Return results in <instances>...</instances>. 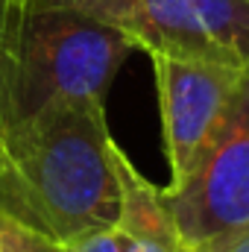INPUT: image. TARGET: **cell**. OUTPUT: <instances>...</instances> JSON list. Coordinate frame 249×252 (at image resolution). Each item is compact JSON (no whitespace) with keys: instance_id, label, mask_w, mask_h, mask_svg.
<instances>
[{"instance_id":"3","label":"cell","mask_w":249,"mask_h":252,"mask_svg":"<svg viewBox=\"0 0 249 252\" xmlns=\"http://www.w3.org/2000/svg\"><path fill=\"white\" fill-rule=\"evenodd\" d=\"M124 32L135 50L249 62V0H35Z\"/></svg>"},{"instance_id":"7","label":"cell","mask_w":249,"mask_h":252,"mask_svg":"<svg viewBox=\"0 0 249 252\" xmlns=\"http://www.w3.org/2000/svg\"><path fill=\"white\" fill-rule=\"evenodd\" d=\"M27 0H0V144L12 126V76H15V38Z\"/></svg>"},{"instance_id":"9","label":"cell","mask_w":249,"mask_h":252,"mask_svg":"<svg viewBox=\"0 0 249 252\" xmlns=\"http://www.w3.org/2000/svg\"><path fill=\"white\" fill-rule=\"evenodd\" d=\"M62 252H121L118 232H94L85 238H76L70 244H62Z\"/></svg>"},{"instance_id":"10","label":"cell","mask_w":249,"mask_h":252,"mask_svg":"<svg viewBox=\"0 0 249 252\" xmlns=\"http://www.w3.org/2000/svg\"><path fill=\"white\" fill-rule=\"evenodd\" d=\"M205 252H249V229L241 232V235H235V238H229L226 244L211 247V250H205Z\"/></svg>"},{"instance_id":"8","label":"cell","mask_w":249,"mask_h":252,"mask_svg":"<svg viewBox=\"0 0 249 252\" xmlns=\"http://www.w3.org/2000/svg\"><path fill=\"white\" fill-rule=\"evenodd\" d=\"M0 252H62V247L0 214Z\"/></svg>"},{"instance_id":"1","label":"cell","mask_w":249,"mask_h":252,"mask_svg":"<svg viewBox=\"0 0 249 252\" xmlns=\"http://www.w3.org/2000/svg\"><path fill=\"white\" fill-rule=\"evenodd\" d=\"M112 144L106 106H62L12 124L0 144V214L59 247L112 232L121 217Z\"/></svg>"},{"instance_id":"4","label":"cell","mask_w":249,"mask_h":252,"mask_svg":"<svg viewBox=\"0 0 249 252\" xmlns=\"http://www.w3.org/2000/svg\"><path fill=\"white\" fill-rule=\"evenodd\" d=\"M161 190L185 252H205L249 229V62L196 170Z\"/></svg>"},{"instance_id":"6","label":"cell","mask_w":249,"mask_h":252,"mask_svg":"<svg viewBox=\"0 0 249 252\" xmlns=\"http://www.w3.org/2000/svg\"><path fill=\"white\" fill-rule=\"evenodd\" d=\"M112 161L121 182V217L115 226L121 252H185L164 190L129 161L118 141L112 144Z\"/></svg>"},{"instance_id":"5","label":"cell","mask_w":249,"mask_h":252,"mask_svg":"<svg viewBox=\"0 0 249 252\" xmlns=\"http://www.w3.org/2000/svg\"><path fill=\"white\" fill-rule=\"evenodd\" d=\"M150 62L158 94L164 156L170 167L167 190H173L196 170L199 158L205 156L247 62L232 64L170 53H150Z\"/></svg>"},{"instance_id":"2","label":"cell","mask_w":249,"mask_h":252,"mask_svg":"<svg viewBox=\"0 0 249 252\" xmlns=\"http://www.w3.org/2000/svg\"><path fill=\"white\" fill-rule=\"evenodd\" d=\"M132 53L124 32L79 12L27 0L15 38L12 124L62 106H106Z\"/></svg>"}]
</instances>
